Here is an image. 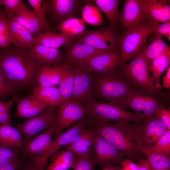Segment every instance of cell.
<instances>
[{"instance_id": "29", "label": "cell", "mask_w": 170, "mask_h": 170, "mask_svg": "<svg viewBox=\"0 0 170 170\" xmlns=\"http://www.w3.org/2000/svg\"><path fill=\"white\" fill-rule=\"evenodd\" d=\"M100 11L104 13L108 21L109 26L117 29L119 22L120 13L119 0H93Z\"/></svg>"}, {"instance_id": "52", "label": "cell", "mask_w": 170, "mask_h": 170, "mask_svg": "<svg viewBox=\"0 0 170 170\" xmlns=\"http://www.w3.org/2000/svg\"><path fill=\"white\" fill-rule=\"evenodd\" d=\"M20 170H38L31 161L29 159L26 160Z\"/></svg>"}, {"instance_id": "55", "label": "cell", "mask_w": 170, "mask_h": 170, "mask_svg": "<svg viewBox=\"0 0 170 170\" xmlns=\"http://www.w3.org/2000/svg\"><path fill=\"white\" fill-rule=\"evenodd\" d=\"M2 4V1H1V0H0V5ZM2 12L0 10V14H1V13H2Z\"/></svg>"}, {"instance_id": "53", "label": "cell", "mask_w": 170, "mask_h": 170, "mask_svg": "<svg viewBox=\"0 0 170 170\" xmlns=\"http://www.w3.org/2000/svg\"><path fill=\"white\" fill-rule=\"evenodd\" d=\"M138 163L139 170H152L146 159L140 161Z\"/></svg>"}, {"instance_id": "16", "label": "cell", "mask_w": 170, "mask_h": 170, "mask_svg": "<svg viewBox=\"0 0 170 170\" xmlns=\"http://www.w3.org/2000/svg\"><path fill=\"white\" fill-rule=\"evenodd\" d=\"M121 64V54L119 50L98 54L82 64L93 73L105 74L116 71Z\"/></svg>"}, {"instance_id": "42", "label": "cell", "mask_w": 170, "mask_h": 170, "mask_svg": "<svg viewBox=\"0 0 170 170\" xmlns=\"http://www.w3.org/2000/svg\"><path fill=\"white\" fill-rule=\"evenodd\" d=\"M95 164L91 157H84L75 154L73 170H95Z\"/></svg>"}, {"instance_id": "8", "label": "cell", "mask_w": 170, "mask_h": 170, "mask_svg": "<svg viewBox=\"0 0 170 170\" xmlns=\"http://www.w3.org/2000/svg\"><path fill=\"white\" fill-rule=\"evenodd\" d=\"M118 35L117 29L109 26L94 30L85 28L75 41L87 44L101 50H120Z\"/></svg>"}, {"instance_id": "35", "label": "cell", "mask_w": 170, "mask_h": 170, "mask_svg": "<svg viewBox=\"0 0 170 170\" xmlns=\"http://www.w3.org/2000/svg\"><path fill=\"white\" fill-rule=\"evenodd\" d=\"M85 29V23L82 18H72L66 20L56 26L55 29L67 36H77Z\"/></svg>"}, {"instance_id": "44", "label": "cell", "mask_w": 170, "mask_h": 170, "mask_svg": "<svg viewBox=\"0 0 170 170\" xmlns=\"http://www.w3.org/2000/svg\"><path fill=\"white\" fill-rule=\"evenodd\" d=\"M5 7V13L7 19L13 18L23 2L21 0H1Z\"/></svg>"}, {"instance_id": "47", "label": "cell", "mask_w": 170, "mask_h": 170, "mask_svg": "<svg viewBox=\"0 0 170 170\" xmlns=\"http://www.w3.org/2000/svg\"><path fill=\"white\" fill-rule=\"evenodd\" d=\"M170 41V20L159 24L154 32Z\"/></svg>"}, {"instance_id": "4", "label": "cell", "mask_w": 170, "mask_h": 170, "mask_svg": "<svg viewBox=\"0 0 170 170\" xmlns=\"http://www.w3.org/2000/svg\"><path fill=\"white\" fill-rule=\"evenodd\" d=\"M93 74L91 99L116 104L127 95L132 87L126 78L117 70L107 74Z\"/></svg>"}, {"instance_id": "31", "label": "cell", "mask_w": 170, "mask_h": 170, "mask_svg": "<svg viewBox=\"0 0 170 170\" xmlns=\"http://www.w3.org/2000/svg\"><path fill=\"white\" fill-rule=\"evenodd\" d=\"M62 64L56 66H42L38 74L36 85L43 87H56L61 78Z\"/></svg>"}, {"instance_id": "21", "label": "cell", "mask_w": 170, "mask_h": 170, "mask_svg": "<svg viewBox=\"0 0 170 170\" xmlns=\"http://www.w3.org/2000/svg\"><path fill=\"white\" fill-rule=\"evenodd\" d=\"M36 60L42 66H56L64 62V54L59 48L35 43L29 50Z\"/></svg>"}, {"instance_id": "43", "label": "cell", "mask_w": 170, "mask_h": 170, "mask_svg": "<svg viewBox=\"0 0 170 170\" xmlns=\"http://www.w3.org/2000/svg\"><path fill=\"white\" fill-rule=\"evenodd\" d=\"M17 90L0 71V99L13 94Z\"/></svg>"}, {"instance_id": "23", "label": "cell", "mask_w": 170, "mask_h": 170, "mask_svg": "<svg viewBox=\"0 0 170 170\" xmlns=\"http://www.w3.org/2000/svg\"><path fill=\"white\" fill-rule=\"evenodd\" d=\"M11 43L14 48L30 50L34 44V37L13 18L8 19Z\"/></svg>"}, {"instance_id": "11", "label": "cell", "mask_w": 170, "mask_h": 170, "mask_svg": "<svg viewBox=\"0 0 170 170\" xmlns=\"http://www.w3.org/2000/svg\"><path fill=\"white\" fill-rule=\"evenodd\" d=\"M88 121L84 118L65 131L56 135L53 139L50 147L44 155L30 160L38 170H44L48 159L58 150L72 142L85 128Z\"/></svg>"}, {"instance_id": "13", "label": "cell", "mask_w": 170, "mask_h": 170, "mask_svg": "<svg viewBox=\"0 0 170 170\" xmlns=\"http://www.w3.org/2000/svg\"><path fill=\"white\" fill-rule=\"evenodd\" d=\"M84 3L82 0H44L46 15L58 24L69 18H79Z\"/></svg>"}, {"instance_id": "20", "label": "cell", "mask_w": 170, "mask_h": 170, "mask_svg": "<svg viewBox=\"0 0 170 170\" xmlns=\"http://www.w3.org/2000/svg\"><path fill=\"white\" fill-rule=\"evenodd\" d=\"M145 23H148L139 0H125L119 22L123 31Z\"/></svg>"}, {"instance_id": "45", "label": "cell", "mask_w": 170, "mask_h": 170, "mask_svg": "<svg viewBox=\"0 0 170 170\" xmlns=\"http://www.w3.org/2000/svg\"><path fill=\"white\" fill-rule=\"evenodd\" d=\"M154 114L161 121L168 130H170V108L162 107L156 109Z\"/></svg>"}, {"instance_id": "2", "label": "cell", "mask_w": 170, "mask_h": 170, "mask_svg": "<svg viewBox=\"0 0 170 170\" xmlns=\"http://www.w3.org/2000/svg\"><path fill=\"white\" fill-rule=\"evenodd\" d=\"M94 133L104 137L134 162L143 159L134 130V123L122 122L92 124Z\"/></svg>"}, {"instance_id": "51", "label": "cell", "mask_w": 170, "mask_h": 170, "mask_svg": "<svg viewBox=\"0 0 170 170\" xmlns=\"http://www.w3.org/2000/svg\"><path fill=\"white\" fill-rule=\"evenodd\" d=\"M163 88H169L170 87V66L166 70L164 76L162 79Z\"/></svg>"}, {"instance_id": "19", "label": "cell", "mask_w": 170, "mask_h": 170, "mask_svg": "<svg viewBox=\"0 0 170 170\" xmlns=\"http://www.w3.org/2000/svg\"><path fill=\"white\" fill-rule=\"evenodd\" d=\"M148 23L160 24L170 20L168 0H139Z\"/></svg>"}, {"instance_id": "18", "label": "cell", "mask_w": 170, "mask_h": 170, "mask_svg": "<svg viewBox=\"0 0 170 170\" xmlns=\"http://www.w3.org/2000/svg\"><path fill=\"white\" fill-rule=\"evenodd\" d=\"M63 47L64 51V62L69 64H82L94 56L107 52L75 40Z\"/></svg>"}, {"instance_id": "22", "label": "cell", "mask_w": 170, "mask_h": 170, "mask_svg": "<svg viewBox=\"0 0 170 170\" xmlns=\"http://www.w3.org/2000/svg\"><path fill=\"white\" fill-rule=\"evenodd\" d=\"M15 102L17 104L16 111L13 116L21 118H30L36 116L49 107L32 94L24 97H19Z\"/></svg>"}, {"instance_id": "10", "label": "cell", "mask_w": 170, "mask_h": 170, "mask_svg": "<svg viewBox=\"0 0 170 170\" xmlns=\"http://www.w3.org/2000/svg\"><path fill=\"white\" fill-rule=\"evenodd\" d=\"M74 77V86L71 99L84 106L91 99L93 73L83 64H70Z\"/></svg>"}, {"instance_id": "50", "label": "cell", "mask_w": 170, "mask_h": 170, "mask_svg": "<svg viewBox=\"0 0 170 170\" xmlns=\"http://www.w3.org/2000/svg\"><path fill=\"white\" fill-rule=\"evenodd\" d=\"M12 123L9 111L0 113V124L2 125H10Z\"/></svg>"}, {"instance_id": "54", "label": "cell", "mask_w": 170, "mask_h": 170, "mask_svg": "<svg viewBox=\"0 0 170 170\" xmlns=\"http://www.w3.org/2000/svg\"><path fill=\"white\" fill-rule=\"evenodd\" d=\"M117 167L115 165L103 167L101 170H117Z\"/></svg>"}, {"instance_id": "34", "label": "cell", "mask_w": 170, "mask_h": 170, "mask_svg": "<svg viewBox=\"0 0 170 170\" xmlns=\"http://www.w3.org/2000/svg\"><path fill=\"white\" fill-rule=\"evenodd\" d=\"M24 143L22 136L17 128L10 125H0V144L8 147L18 148Z\"/></svg>"}, {"instance_id": "9", "label": "cell", "mask_w": 170, "mask_h": 170, "mask_svg": "<svg viewBox=\"0 0 170 170\" xmlns=\"http://www.w3.org/2000/svg\"><path fill=\"white\" fill-rule=\"evenodd\" d=\"M133 123L139 148H147L152 146L168 130L154 114Z\"/></svg>"}, {"instance_id": "33", "label": "cell", "mask_w": 170, "mask_h": 170, "mask_svg": "<svg viewBox=\"0 0 170 170\" xmlns=\"http://www.w3.org/2000/svg\"><path fill=\"white\" fill-rule=\"evenodd\" d=\"M47 170H68L73 166L75 154L66 149L56 151L51 156Z\"/></svg>"}, {"instance_id": "49", "label": "cell", "mask_w": 170, "mask_h": 170, "mask_svg": "<svg viewBox=\"0 0 170 170\" xmlns=\"http://www.w3.org/2000/svg\"><path fill=\"white\" fill-rule=\"evenodd\" d=\"M120 164L122 170H139L137 164L127 159L122 160Z\"/></svg>"}, {"instance_id": "17", "label": "cell", "mask_w": 170, "mask_h": 170, "mask_svg": "<svg viewBox=\"0 0 170 170\" xmlns=\"http://www.w3.org/2000/svg\"><path fill=\"white\" fill-rule=\"evenodd\" d=\"M54 133V127L52 125L34 139L24 142L18 148L21 155L30 160L44 155L50 147Z\"/></svg>"}, {"instance_id": "46", "label": "cell", "mask_w": 170, "mask_h": 170, "mask_svg": "<svg viewBox=\"0 0 170 170\" xmlns=\"http://www.w3.org/2000/svg\"><path fill=\"white\" fill-rule=\"evenodd\" d=\"M22 156L14 161L0 165V170H20L26 160Z\"/></svg>"}, {"instance_id": "37", "label": "cell", "mask_w": 170, "mask_h": 170, "mask_svg": "<svg viewBox=\"0 0 170 170\" xmlns=\"http://www.w3.org/2000/svg\"><path fill=\"white\" fill-rule=\"evenodd\" d=\"M152 170H170V156L140 148Z\"/></svg>"}, {"instance_id": "30", "label": "cell", "mask_w": 170, "mask_h": 170, "mask_svg": "<svg viewBox=\"0 0 170 170\" xmlns=\"http://www.w3.org/2000/svg\"><path fill=\"white\" fill-rule=\"evenodd\" d=\"M147 43L142 50L143 55L148 66L152 61L162 54L169 46L162 39V37L154 32L151 35Z\"/></svg>"}, {"instance_id": "14", "label": "cell", "mask_w": 170, "mask_h": 170, "mask_svg": "<svg viewBox=\"0 0 170 170\" xmlns=\"http://www.w3.org/2000/svg\"><path fill=\"white\" fill-rule=\"evenodd\" d=\"M125 155L102 136L95 133L91 157L102 168L120 163Z\"/></svg>"}, {"instance_id": "40", "label": "cell", "mask_w": 170, "mask_h": 170, "mask_svg": "<svg viewBox=\"0 0 170 170\" xmlns=\"http://www.w3.org/2000/svg\"><path fill=\"white\" fill-rule=\"evenodd\" d=\"M11 44L9 24L5 12L0 14V48H6Z\"/></svg>"}, {"instance_id": "32", "label": "cell", "mask_w": 170, "mask_h": 170, "mask_svg": "<svg viewBox=\"0 0 170 170\" xmlns=\"http://www.w3.org/2000/svg\"><path fill=\"white\" fill-rule=\"evenodd\" d=\"M74 82L73 76L70 65L64 62L62 64L61 78L58 86L62 102L71 99Z\"/></svg>"}, {"instance_id": "5", "label": "cell", "mask_w": 170, "mask_h": 170, "mask_svg": "<svg viewBox=\"0 0 170 170\" xmlns=\"http://www.w3.org/2000/svg\"><path fill=\"white\" fill-rule=\"evenodd\" d=\"M84 106V117L91 123L122 122H136L143 119L139 115L108 102L91 99Z\"/></svg>"}, {"instance_id": "28", "label": "cell", "mask_w": 170, "mask_h": 170, "mask_svg": "<svg viewBox=\"0 0 170 170\" xmlns=\"http://www.w3.org/2000/svg\"><path fill=\"white\" fill-rule=\"evenodd\" d=\"M34 96L48 107H56L62 103L61 95L57 87L37 85L33 90Z\"/></svg>"}, {"instance_id": "56", "label": "cell", "mask_w": 170, "mask_h": 170, "mask_svg": "<svg viewBox=\"0 0 170 170\" xmlns=\"http://www.w3.org/2000/svg\"><path fill=\"white\" fill-rule=\"evenodd\" d=\"M117 170H122L121 168L117 167Z\"/></svg>"}, {"instance_id": "6", "label": "cell", "mask_w": 170, "mask_h": 170, "mask_svg": "<svg viewBox=\"0 0 170 170\" xmlns=\"http://www.w3.org/2000/svg\"><path fill=\"white\" fill-rule=\"evenodd\" d=\"M159 24L145 23L118 34L122 64L141 52L147 37L154 33Z\"/></svg>"}, {"instance_id": "39", "label": "cell", "mask_w": 170, "mask_h": 170, "mask_svg": "<svg viewBox=\"0 0 170 170\" xmlns=\"http://www.w3.org/2000/svg\"><path fill=\"white\" fill-rule=\"evenodd\" d=\"M144 149L150 151L160 153L170 156V130H167L159 138L154 144L148 148Z\"/></svg>"}, {"instance_id": "27", "label": "cell", "mask_w": 170, "mask_h": 170, "mask_svg": "<svg viewBox=\"0 0 170 170\" xmlns=\"http://www.w3.org/2000/svg\"><path fill=\"white\" fill-rule=\"evenodd\" d=\"M170 48L168 47L162 54L154 60L149 67L150 78L154 86L159 89H162L160 81L162 73L170 66Z\"/></svg>"}, {"instance_id": "12", "label": "cell", "mask_w": 170, "mask_h": 170, "mask_svg": "<svg viewBox=\"0 0 170 170\" xmlns=\"http://www.w3.org/2000/svg\"><path fill=\"white\" fill-rule=\"evenodd\" d=\"M85 108L78 102L70 99L58 106L53 124L54 133L57 135L69 126L84 118Z\"/></svg>"}, {"instance_id": "38", "label": "cell", "mask_w": 170, "mask_h": 170, "mask_svg": "<svg viewBox=\"0 0 170 170\" xmlns=\"http://www.w3.org/2000/svg\"><path fill=\"white\" fill-rule=\"evenodd\" d=\"M27 2L32 9V12L40 23L45 32L50 31L46 18V9L44 0H27Z\"/></svg>"}, {"instance_id": "36", "label": "cell", "mask_w": 170, "mask_h": 170, "mask_svg": "<svg viewBox=\"0 0 170 170\" xmlns=\"http://www.w3.org/2000/svg\"><path fill=\"white\" fill-rule=\"evenodd\" d=\"M82 19L85 24L94 26L103 24L104 20L101 11L90 0H84L81 13Z\"/></svg>"}, {"instance_id": "7", "label": "cell", "mask_w": 170, "mask_h": 170, "mask_svg": "<svg viewBox=\"0 0 170 170\" xmlns=\"http://www.w3.org/2000/svg\"><path fill=\"white\" fill-rule=\"evenodd\" d=\"M116 70L126 78L132 87L151 91L160 90L155 87L151 80L149 66L142 50L128 62L122 64Z\"/></svg>"}, {"instance_id": "48", "label": "cell", "mask_w": 170, "mask_h": 170, "mask_svg": "<svg viewBox=\"0 0 170 170\" xmlns=\"http://www.w3.org/2000/svg\"><path fill=\"white\" fill-rule=\"evenodd\" d=\"M19 97L18 95L13 94L11 99L7 103L0 100V113L9 111L11 107Z\"/></svg>"}, {"instance_id": "1", "label": "cell", "mask_w": 170, "mask_h": 170, "mask_svg": "<svg viewBox=\"0 0 170 170\" xmlns=\"http://www.w3.org/2000/svg\"><path fill=\"white\" fill-rule=\"evenodd\" d=\"M42 66L29 50L11 46L0 48V71L17 90L34 87Z\"/></svg>"}, {"instance_id": "3", "label": "cell", "mask_w": 170, "mask_h": 170, "mask_svg": "<svg viewBox=\"0 0 170 170\" xmlns=\"http://www.w3.org/2000/svg\"><path fill=\"white\" fill-rule=\"evenodd\" d=\"M168 100L162 89L151 91L132 87L127 95L116 104L122 109L132 110L144 119L154 114L156 109L165 107Z\"/></svg>"}, {"instance_id": "25", "label": "cell", "mask_w": 170, "mask_h": 170, "mask_svg": "<svg viewBox=\"0 0 170 170\" xmlns=\"http://www.w3.org/2000/svg\"><path fill=\"white\" fill-rule=\"evenodd\" d=\"M13 18L27 29L34 37L43 32L42 26L38 19L23 2Z\"/></svg>"}, {"instance_id": "15", "label": "cell", "mask_w": 170, "mask_h": 170, "mask_svg": "<svg viewBox=\"0 0 170 170\" xmlns=\"http://www.w3.org/2000/svg\"><path fill=\"white\" fill-rule=\"evenodd\" d=\"M57 112L55 107H49L42 113L24 122L15 123L24 142L31 140L38 133L53 125Z\"/></svg>"}, {"instance_id": "26", "label": "cell", "mask_w": 170, "mask_h": 170, "mask_svg": "<svg viewBox=\"0 0 170 170\" xmlns=\"http://www.w3.org/2000/svg\"><path fill=\"white\" fill-rule=\"evenodd\" d=\"M78 36L71 37L66 36L60 32L57 33L50 31L43 32L34 37V44L53 48H59L70 43L76 40Z\"/></svg>"}, {"instance_id": "41", "label": "cell", "mask_w": 170, "mask_h": 170, "mask_svg": "<svg viewBox=\"0 0 170 170\" xmlns=\"http://www.w3.org/2000/svg\"><path fill=\"white\" fill-rule=\"evenodd\" d=\"M18 149L4 146L0 144V165L16 160L21 156Z\"/></svg>"}, {"instance_id": "24", "label": "cell", "mask_w": 170, "mask_h": 170, "mask_svg": "<svg viewBox=\"0 0 170 170\" xmlns=\"http://www.w3.org/2000/svg\"><path fill=\"white\" fill-rule=\"evenodd\" d=\"M95 134L91 128H85L72 142L64 147L76 155L91 157Z\"/></svg>"}]
</instances>
